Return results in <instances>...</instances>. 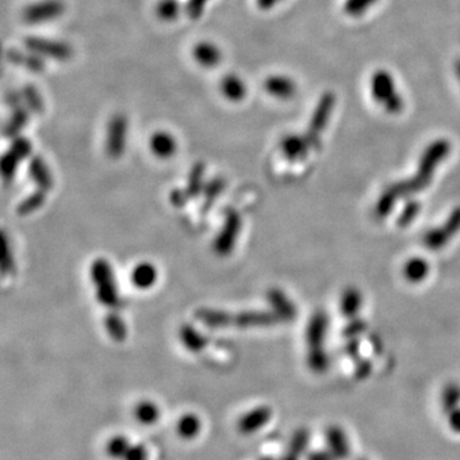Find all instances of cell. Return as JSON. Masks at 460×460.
Wrapping results in <instances>:
<instances>
[{"label": "cell", "instance_id": "1", "mask_svg": "<svg viewBox=\"0 0 460 460\" xmlns=\"http://www.w3.org/2000/svg\"><path fill=\"white\" fill-rule=\"evenodd\" d=\"M194 317L201 323L212 329L224 328H250V326H266L277 321L278 317L262 311H243L228 312L212 308H200L194 313Z\"/></svg>", "mask_w": 460, "mask_h": 460}, {"label": "cell", "instance_id": "2", "mask_svg": "<svg viewBox=\"0 0 460 460\" xmlns=\"http://www.w3.org/2000/svg\"><path fill=\"white\" fill-rule=\"evenodd\" d=\"M90 277L96 289L99 303L115 311L119 306V293L113 270L105 259H97L90 268Z\"/></svg>", "mask_w": 460, "mask_h": 460}, {"label": "cell", "instance_id": "3", "mask_svg": "<svg viewBox=\"0 0 460 460\" xmlns=\"http://www.w3.org/2000/svg\"><path fill=\"white\" fill-rule=\"evenodd\" d=\"M242 229V217L234 209H228L224 219V226L214 241V251L220 257L229 256L234 250L237 239Z\"/></svg>", "mask_w": 460, "mask_h": 460}, {"label": "cell", "instance_id": "4", "mask_svg": "<svg viewBox=\"0 0 460 460\" xmlns=\"http://www.w3.org/2000/svg\"><path fill=\"white\" fill-rule=\"evenodd\" d=\"M128 137V121L123 114H115L112 117L108 124L106 132V154L112 159H119L123 157L127 148Z\"/></svg>", "mask_w": 460, "mask_h": 460}, {"label": "cell", "instance_id": "5", "mask_svg": "<svg viewBox=\"0 0 460 460\" xmlns=\"http://www.w3.org/2000/svg\"><path fill=\"white\" fill-rule=\"evenodd\" d=\"M27 50L35 52L43 58H52L55 61H68L73 55V49L70 45L63 41L50 40L39 36H28L25 39Z\"/></svg>", "mask_w": 460, "mask_h": 460}, {"label": "cell", "instance_id": "6", "mask_svg": "<svg viewBox=\"0 0 460 460\" xmlns=\"http://www.w3.org/2000/svg\"><path fill=\"white\" fill-rule=\"evenodd\" d=\"M66 10L61 0H43L27 6L22 12V19L28 25H41L61 17Z\"/></svg>", "mask_w": 460, "mask_h": 460}, {"label": "cell", "instance_id": "7", "mask_svg": "<svg viewBox=\"0 0 460 460\" xmlns=\"http://www.w3.org/2000/svg\"><path fill=\"white\" fill-rule=\"evenodd\" d=\"M32 143L25 137H16L10 145L8 151L1 159V175L6 182L13 179L17 170L18 164L31 155Z\"/></svg>", "mask_w": 460, "mask_h": 460}, {"label": "cell", "instance_id": "8", "mask_svg": "<svg viewBox=\"0 0 460 460\" xmlns=\"http://www.w3.org/2000/svg\"><path fill=\"white\" fill-rule=\"evenodd\" d=\"M272 416L274 412L269 406L254 407L241 416L237 422V428L244 436H252L269 425Z\"/></svg>", "mask_w": 460, "mask_h": 460}, {"label": "cell", "instance_id": "9", "mask_svg": "<svg viewBox=\"0 0 460 460\" xmlns=\"http://www.w3.org/2000/svg\"><path fill=\"white\" fill-rule=\"evenodd\" d=\"M23 97L16 92H10L8 95L9 105L13 108V114L8 121V124L4 128V134L8 139H16L18 134L26 127L28 119H30V113L28 109L22 103Z\"/></svg>", "mask_w": 460, "mask_h": 460}, {"label": "cell", "instance_id": "10", "mask_svg": "<svg viewBox=\"0 0 460 460\" xmlns=\"http://www.w3.org/2000/svg\"><path fill=\"white\" fill-rule=\"evenodd\" d=\"M325 441L332 459L347 460L350 458V443L346 431L340 426L332 425L326 428Z\"/></svg>", "mask_w": 460, "mask_h": 460}, {"label": "cell", "instance_id": "11", "mask_svg": "<svg viewBox=\"0 0 460 460\" xmlns=\"http://www.w3.org/2000/svg\"><path fill=\"white\" fill-rule=\"evenodd\" d=\"M192 55L194 61L205 68L217 67L223 59V52L219 49V46L210 41H201V43H196L192 50Z\"/></svg>", "mask_w": 460, "mask_h": 460}, {"label": "cell", "instance_id": "12", "mask_svg": "<svg viewBox=\"0 0 460 460\" xmlns=\"http://www.w3.org/2000/svg\"><path fill=\"white\" fill-rule=\"evenodd\" d=\"M175 428H177V434L182 440L192 441L200 436L202 428H203V422L197 413L187 412L179 417Z\"/></svg>", "mask_w": 460, "mask_h": 460}, {"label": "cell", "instance_id": "13", "mask_svg": "<svg viewBox=\"0 0 460 460\" xmlns=\"http://www.w3.org/2000/svg\"><path fill=\"white\" fill-rule=\"evenodd\" d=\"M150 150L155 157L169 159L177 151V141L166 130H157L150 137Z\"/></svg>", "mask_w": 460, "mask_h": 460}, {"label": "cell", "instance_id": "14", "mask_svg": "<svg viewBox=\"0 0 460 460\" xmlns=\"http://www.w3.org/2000/svg\"><path fill=\"white\" fill-rule=\"evenodd\" d=\"M28 173H30V178L36 183L39 190H43L45 192L52 191L54 179L43 157H34L31 159L30 166H28Z\"/></svg>", "mask_w": 460, "mask_h": 460}, {"label": "cell", "instance_id": "15", "mask_svg": "<svg viewBox=\"0 0 460 460\" xmlns=\"http://www.w3.org/2000/svg\"><path fill=\"white\" fill-rule=\"evenodd\" d=\"M133 416L139 425L151 427L159 423L161 418V409L152 400H139L133 409Z\"/></svg>", "mask_w": 460, "mask_h": 460}, {"label": "cell", "instance_id": "16", "mask_svg": "<svg viewBox=\"0 0 460 460\" xmlns=\"http://www.w3.org/2000/svg\"><path fill=\"white\" fill-rule=\"evenodd\" d=\"M7 59L10 63L19 66L25 70H31L34 73H41L45 70V61H43V58L30 50L23 52L16 49H9L7 52Z\"/></svg>", "mask_w": 460, "mask_h": 460}, {"label": "cell", "instance_id": "17", "mask_svg": "<svg viewBox=\"0 0 460 460\" xmlns=\"http://www.w3.org/2000/svg\"><path fill=\"white\" fill-rule=\"evenodd\" d=\"M179 339L184 348L194 354L201 353L208 346V338L203 337L200 331L188 323L182 325L179 330Z\"/></svg>", "mask_w": 460, "mask_h": 460}, {"label": "cell", "instance_id": "18", "mask_svg": "<svg viewBox=\"0 0 460 460\" xmlns=\"http://www.w3.org/2000/svg\"><path fill=\"white\" fill-rule=\"evenodd\" d=\"M132 284L139 289H150L157 280V270L150 262H141L130 274Z\"/></svg>", "mask_w": 460, "mask_h": 460}, {"label": "cell", "instance_id": "19", "mask_svg": "<svg viewBox=\"0 0 460 460\" xmlns=\"http://www.w3.org/2000/svg\"><path fill=\"white\" fill-rule=\"evenodd\" d=\"M220 91L229 101H241L247 95V87L243 81L235 74H228L220 82Z\"/></svg>", "mask_w": 460, "mask_h": 460}, {"label": "cell", "instance_id": "20", "mask_svg": "<svg viewBox=\"0 0 460 460\" xmlns=\"http://www.w3.org/2000/svg\"><path fill=\"white\" fill-rule=\"evenodd\" d=\"M308 440H310L308 431H306L303 428L295 431L294 436L292 437L290 443L288 446L287 452L280 460H301L308 445Z\"/></svg>", "mask_w": 460, "mask_h": 460}, {"label": "cell", "instance_id": "21", "mask_svg": "<svg viewBox=\"0 0 460 460\" xmlns=\"http://www.w3.org/2000/svg\"><path fill=\"white\" fill-rule=\"evenodd\" d=\"M105 329H106L108 335L115 343H123L127 338L126 322L123 321L122 317L115 311H110L106 314Z\"/></svg>", "mask_w": 460, "mask_h": 460}, {"label": "cell", "instance_id": "22", "mask_svg": "<svg viewBox=\"0 0 460 460\" xmlns=\"http://www.w3.org/2000/svg\"><path fill=\"white\" fill-rule=\"evenodd\" d=\"M132 443H133L130 441V437H127L126 434H114L105 445V452L108 458L112 460H123Z\"/></svg>", "mask_w": 460, "mask_h": 460}, {"label": "cell", "instance_id": "23", "mask_svg": "<svg viewBox=\"0 0 460 460\" xmlns=\"http://www.w3.org/2000/svg\"><path fill=\"white\" fill-rule=\"evenodd\" d=\"M265 88L270 95L286 99L293 95L294 85L290 79L283 76H271L265 81Z\"/></svg>", "mask_w": 460, "mask_h": 460}, {"label": "cell", "instance_id": "24", "mask_svg": "<svg viewBox=\"0 0 460 460\" xmlns=\"http://www.w3.org/2000/svg\"><path fill=\"white\" fill-rule=\"evenodd\" d=\"M46 193L48 192L37 188V191L34 192L32 194H30L27 199H25L18 205V215L26 217V215H30V214H32V212H35L40 209L45 200H46Z\"/></svg>", "mask_w": 460, "mask_h": 460}, {"label": "cell", "instance_id": "25", "mask_svg": "<svg viewBox=\"0 0 460 460\" xmlns=\"http://www.w3.org/2000/svg\"><path fill=\"white\" fill-rule=\"evenodd\" d=\"M203 174H205V164L203 163H197L192 168L191 173L188 177V186L186 188V192L191 200L192 197H197L202 191V184H203Z\"/></svg>", "mask_w": 460, "mask_h": 460}, {"label": "cell", "instance_id": "26", "mask_svg": "<svg viewBox=\"0 0 460 460\" xmlns=\"http://www.w3.org/2000/svg\"><path fill=\"white\" fill-rule=\"evenodd\" d=\"M181 3L178 0H160L157 6V16L164 22H173L181 14Z\"/></svg>", "mask_w": 460, "mask_h": 460}, {"label": "cell", "instance_id": "27", "mask_svg": "<svg viewBox=\"0 0 460 460\" xmlns=\"http://www.w3.org/2000/svg\"><path fill=\"white\" fill-rule=\"evenodd\" d=\"M22 97L27 108L35 114H41L43 112V97L39 90L34 85H26L22 88Z\"/></svg>", "mask_w": 460, "mask_h": 460}, {"label": "cell", "instance_id": "28", "mask_svg": "<svg viewBox=\"0 0 460 460\" xmlns=\"http://www.w3.org/2000/svg\"><path fill=\"white\" fill-rule=\"evenodd\" d=\"M226 188V182L223 178H215L206 186L205 188V194H203V210H208L212 206V203L219 199V196L221 194V192L224 191Z\"/></svg>", "mask_w": 460, "mask_h": 460}, {"label": "cell", "instance_id": "29", "mask_svg": "<svg viewBox=\"0 0 460 460\" xmlns=\"http://www.w3.org/2000/svg\"><path fill=\"white\" fill-rule=\"evenodd\" d=\"M460 407V388L457 385H449L445 388L441 395V408L448 414L452 409Z\"/></svg>", "mask_w": 460, "mask_h": 460}, {"label": "cell", "instance_id": "30", "mask_svg": "<svg viewBox=\"0 0 460 460\" xmlns=\"http://www.w3.org/2000/svg\"><path fill=\"white\" fill-rule=\"evenodd\" d=\"M270 303L275 307V310L278 311V317H283L286 319L288 316H290V306L288 304V301L284 298V295L281 294L279 290H272L270 292L269 294Z\"/></svg>", "mask_w": 460, "mask_h": 460}, {"label": "cell", "instance_id": "31", "mask_svg": "<svg viewBox=\"0 0 460 460\" xmlns=\"http://www.w3.org/2000/svg\"><path fill=\"white\" fill-rule=\"evenodd\" d=\"M123 460H148V448L143 443H132Z\"/></svg>", "mask_w": 460, "mask_h": 460}, {"label": "cell", "instance_id": "32", "mask_svg": "<svg viewBox=\"0 0 460 460\" xmlns=\"http://www.w3.org/2000/svg\"><path fill=\"white\" fill-rule=\"evenodd\" d=\"M209 0H188L187 1V6H186V10H187V14L188 17L196 21L202 16L203 13V9L206 7Z\"/></svg>", "mask_w": 460, "mask_h": 460}, {"label": "cell", "instance_id": "33", "mask_svg": "<svg viewBox=\"0 0 460 460\" xmlns=\"http://www.w3.org/2000/svg\"><path fill=\"white\" fill-rule=\"evenodd\" d=\"M3 260H1V271L6 275L8 271L13 269V254L9 251V246L7 243V237L3 235Z\"/></svg>", "mask_w": 460, "mask_h": 460}, {"label": "cell", "instance_id": "34", "mask_svg": "<svg viewBox=\"0 0 460 460\" xmlns=\"http://www.w3.org/2000/svg\"><path fill=\"white\" fill-rule=\"evenodd\" d=\"M446 416V422L448 427L452 431V434H460V407L452 409Z\"/></svg>", "mask_w": 460, "mask_h": 460}, {"label": "cell", "instance_id": "35", "mask_svg": "<svg viewBox=\"0 0 460 460\" xmlns=\"http://www.w3.org/2000/svg\"><path fill=\"white\" fill-rule=\"evenodd\" d=\"M169 199H170L172 205L175 206V208H183L188 202V200H190L187 192H186V190H182V188H177V190L170 192Z\"/></svg>", "mask_w": 460, "mask_h": 460}, {"label": "cell", "instance_id": "36", "mask_svg": "<svg viewBox=\"0 0 460 460\" xmlns=\"http://www.w3.org/2000/svg\"><path fill=\"white\" fill-rule=\"evenodd\" d=\"M278 0H257L259 6H260L262 9H268L270 7H272Z\"/></svg>", "mask_w": 460, "mask_h": 460}, {"label": "cell", "instance_id": "37", "mask_svg": "<svg viewBox=\"0 0 460 460\" xmlns=\"http://www.w3.org/2000/svg\"><path fill=\"white\" fill-rule=\"evenodd\" d=\"M358 460H366V459H358Z\"/></svg>", "mask_w": 460, "mask_h": 460}, {"label": "cell", "instance_id": "38", "mask_svg": "<svg viewBox=\"0 0 460 460\" xmlns=\"http://www.w3.org/2000/svg\"><path fill=\"white\" fill-rule=\"evenodd\" d=\"M263 460H270V459H263Z\"/></svg>", "mask_w": 460, "mask_h": 460}]
</instances>
